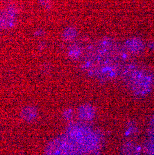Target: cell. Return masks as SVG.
<instances>
[{
  "mask_svg": "<svg viewBox=\"0 0 154 155\" xmlns=\"http://www.w3.org/2000/svg\"><path fill=\"white\" fill-rule=\"evenodd\" d=\"M75 35H76V31H75L74 28H67L66 30L64 31L63 33V37L66 39V40H71V39H73L75 37Z\"/></svg>",
  "mask_w": 154,
  "mask_h": 155,
  "instance_id": "cell-5",
  "label": "cell"
},
{
  "mask_svg": "<svg viewBox=\"0 0 154 155\" xmlns=\"http://www.w3.org/2000/svg\"><path fill=\"white\" fill-rule=\"evenodd\" d=\"M15 20V10L11 7L3 9L1 12V27L2 28H9L11 27Z\"/></svg>",
  "mask_w": 154,
  "mask_h": 155,
  "instance_id": "cell-3",
  "label": "cell"
},
{
  "mask_svg": "<svg viewBox=\"0 0 154 155\" xmlns=\"http://www.w3.org/2000/svg\"><path fill=\"white\" fill-rule=\"evenodd\" d=\"M151 136H150V143H149V148L150 152L154 153V120L151 123Z\"/></svg>",
  "mask_w": 154,
  "mask_h": 155,
  "instance_id": "cell-6",
  "label": "cell"
},
{
  "mask_svg": "<svg viewBox=\"0 0 154 155\" xmlns=\"http://www.w3.org/2000/svg\"><path fill=\"white\" fill-rule=\"evenodd\" d=\"M96 139L92 131L83 127H74L61 138L70 155L92 150L97 144Z\"/></svg>",
  "mask_w": 154,
  "mask_h": 155,
  "instance_id": "cell-1",
  "label": "cell"
},
{
  "mask_svg": "<svg viewBox=\"0 0 154 155\" xmlns=\"http://www.w3.org/2000/svg\"><path fill=\"white\" fill-rule=\"evenodd\" d=\"M131 83L133 84V89L139 93L147 92L151 84V79L145 73L139 71H134L128 74Z\"/></svg>",
  "mask_w": 154,
  "mask_h": 155,
  "instance_id": "cell-2",
  "label": "cell"
},
{
  "mask_svg": "<svg viewBox=\"0 0 154 155\" xmlns=\"http://www.w3.org/2000/svg\"><path fill=\"white\" fill-rule=\"evenodd\" d=\"M126 46L130 51H139L142 48V42L139 39H131V40L127 41Z\"/></svg>",
  "mask_w": 154,
  "mask_h": 155,
  "instance_id": "cell-4",
  "label": "cell"
}]
</instances>
